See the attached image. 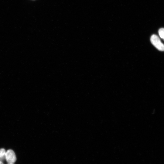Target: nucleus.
Wrapping results in <instances>:
<instances>
[{"label": "nucleus", "mask_w": 164, "mask_h": 164, "mask_svg": "<svg viewBox=\"0 0 164 164\" xmlns=\"http://www.w3.org/2000/svg\"><path fill=\"white\" fill-rule=\"evenodd\" d=\"M152 43L159 50L163 51L164 49L163 44L161 42L159 37L155 34L152 35L150 38Z\"/></svg>", "instance_id": "1"}, {"label": "nucleus", "mask_w": 164, "mask_h": 164, "mask_svg": "<svg viewBox=\"0 0 164 164\" xmlns=\"http://www.w3.org/2000/svg\"><path fill=\"white\" fill-rule=\"evenodd\" d=\"M5 159L8 163H13L16 160V158L14 151L12 149H9L6 151Z\"/></svg>", "instance_id": "2"}, {"label": "nucleus", "mask_w": 164, "mask_h": 164, "mask_svg": "<svg viewBox=\"0 0 164 164\" xmlns=\"http://www.w3.org/2000/svg\"><path fill=\"white\" fill-rule=\"evenodd\" d=\"M6 151L4 149H0V161L3 162L5 159Z\"/></svg>", "instance_id": "3"}, {"label": "nucleus", "mask_w": 164, "mask_h": 164, "mask_svg": "<svg viewBox=\"0 0 164 164\" xmlns=\"http://www.w3.org/2000/svg\"><path fill=\"white\" fill-rule=\"evenodd\" d=\"M164 29L163 28L160 29L159 30V34L161 38L164 39Z\"/></svg>", "instance_id": "4"}, {"label": "nucleus", "mask_w": 164, "mask_h": 164, "mask_svg": "<svg viewBox=\"0 0 164 164\" xmlns=\"http://www.w3.org/2000/svg\"><path fill=\"white\" fill-rule=\"evenodd\" d=\"M0 164H4L3 162L2 161H0Z\"/></svg>", "instance_id": "5"}, {"label": "nucleus", "mask_w": 164, "mask_h": 164, "mask_svg": "<svg viewBox=\"0 0 164 164\" xmlns=\"http://www.w3.org/2000/svg\"><path fill=\"white\" fill-rule=\"evenodd\" d=\"M7 164H14L13 163H8Z\"/></svg>", "instance_id": "6"}]
</instances>
